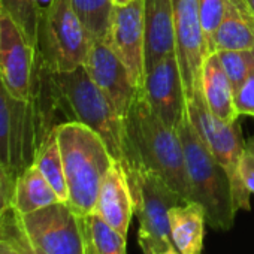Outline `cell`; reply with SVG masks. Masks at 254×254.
Segmentation results:
<instances>
[{"mask_svg": "<svg viewBox=\"0 0 254 254\" xmlns=\"http://www.w3.org/2000/svg\"><path fill=\"white\" fill-rule=\"evenodd\" d=\"M120 163L127 180L139 169H147L159 175L186 202L191 200L180 135L151 111L144 90L138 93L129 114L124 117Z\"/></svg>", "mask_w": 254, "mask_h": 254, "instance_id": "6da1fadb", "label": "cell"}, {"mask_svg": "<svg viewBox=\"0 0 254 254\" xmlns=\"http://www.w3.org/2000/svg\"><path fill=\"white\" fill-rule=\"evenodd\" d=\"M57 138L67 183V203L79 214L94 212L102 181L114 159L103 139L78 121L59 124Z\"/></svg>", "mask_w": 254, "mask_h": 254, "instance_id": "7a4b0ae2", "label": "cell"}, {"mask_svg": "<svg viewBox=\"0 0 254 254\" xmlns=\"http://www.w3.org/2000/svg\"><path fill=\"white\" fill-rule=\"evenodd\" d=\"M184 150L186 171L191 200L205 209L206 224L215 230H229L235 223V209L230 181L226 171L217 163L193 126L189 112L177 129Z\"/></svg>", "mask_w": 254, "mask_h": 254, "instance_id": "3957f363", "label": "cell"}, {"mask_svg": "<svg viewBox=\"0 0 254 254\" xmlns=\"http://www.w3.org/2000/svg\"><path fill=\"white\" fill-rule=\"evenodd\" d=\"M66 121H78L94 130L114 160L123 159L124 120L111 100L93 82L84 66L70 72H53Z\"/></svg>", "mask_w": 254, "mask_h": 254, "instance_id": "277c9868", "label": "cell"}, {"mask_svg": "<svg viewBox=\"0 0 254 254\" xmlns=\"http://www.w3.org/2000/svg\"><path fill=\"white\" fill-rule=\"evenodd\" d=\"M91 42L72 0H54L41 11L36 57L50 70L70 72L84 66Z\"/></svg>", "mask_w": 254, "mask_h": 254, "instance_id": "5b68a950", "label": "cell"}, {"mask_svg": "<svg viewBox=\"0 0 254 254\" xmlns=\"http://www.w3.org/2000/svg\"><path fill=\"white\" fill-rule=\"evenodd\" d=\"M187 112L212 157L227 174L235 212L250 211L251 193L244 186L241 177V160L245 142L242 141V129L239 121L226 123L211 114L203 100L200 88H197L193 97L187 100Z\"/></svg>", "mask_w": 254, "mask_h": 254, "instance_id": "8992f818", "label": "cell"}, {"mask_svg": "<svg viewBox=\"0 0 254 254\" xmlns=\"http://www.w3.org/2000/svg\"><path fill=\"white\" fill-rule=\"evenodd\" d=\"M18 223L42 254H87L85 217L67 202H57L20 215Z\"/></svg>", "mask_w": 254, "mask_h": 254, "instance_id": "52a82bcc", "label": "cell"}, {"mask_svg": "<svg viewBox=\"0 0 254 254\" xmlns=\"http://www.w3.org/2000/svg\"><path fill=\"white\" fill-rule=\"evenodd\" d=\"M129 181L133 197V214L139 221L138 239L159 251L172 242L169 209L186 200L174 191L159 175L139 169Z\"/></svg>", "mask_w": 254, "mask_h": 254, "instance_id": "ba28073f", "label": "cell"}, {"mask_svg": "<svg viewBox=\"0 0 254 254\" xmlns=\"http://www.w3.org/2000/svg\"><path fill=\"white\" fill-rule=\"evenodd\" d=\"M106 39L129 70L133 85L142 91L145 82L144 0H133L123 6L114 5Z\"/></svg>", "mask_w": 254, "mask_h": 254, "instance_id": "9c48e42d", "label": "cell"}, {"mask_svg": "<svg viewBox=\"0 0 254 254\" xmlns=\"http://www.w3.org/2000/svg\"><path fill=\"white\" fill-rule=\"evenodd\" d=\"M35 70L36 48L12 17L0 9V73L12 97L30 100Z\"/></svg>", "mask_w": 254, "mask_h": 254, "instance_id": "30bf717a", "label": "cell"}, {"mask_svg": "<svg viewBox=\"0 0 254 254\" xmlns=\"http://www.w3.org/2000/svg\"><path fill=\"white\" fill-rule=\"evenodd\" d=\"M177 59L187 100L200 88L202 66L206 59L199 17V0H172Z\"/></svg>", "mask_w": 254, "mask_h": 254, "instance_id": "8fae6325", "label": "cell"}, {"mask_svg": "<svg viewBox=\"0 0 254 254\" xmlns=\"http://www.w3.org/2000/svg\"><path fill=\"white\" fill-rule=\"evenodd\" d=\"M93 82L111 100L118 114H129L139 90L133 85L130 73L112 50L108 39H94L84 63Z\"/></svg>", "mask_w": 254, "mask_h": 254, "instance_id": "7c38bea8", "label": "cell"}, {"mask_svg": "<svg viewBox=\"0 0 254 254\" xmlns=\"http://www.w3.org/2000/svg\"><path fill=\"white\" fill-rule=\"evenodd\" d=\"M144 94L151 111L177 130L187 112V94L177 54L163 57L145 72Z\"/></svg>", "mask_w": 254, "mask_h": 254, "instance_id": "4fadbf2b", "label": "cell"}, {"mask_svg": "<svg viewBox=\"0 0 254 254\" xmlns=\"http://www.w3.org/2000/svg\"><path fill=\"white\" fill-rule=\"evenodd\" d=\"M94 212L115 232L127 239L133 214V197L124 168L114 160L106 172L94 206Z\"/></svg>", "mask_w": 254, "mask_h": 254, "instance_id": "5bb4252c", "label": "cell"}, {"mask_svg": "<svg viewBox=\"0 0 254 254\" xmlns=\"http://www.w3.org/2000/svg\"><path fill=\"white\" fill-rule=\"evenodd\" d=\"M145 72L169 54H177L172 0H144Z\"/></svg>", "mask_w": 254, "mask_h": 254, "instance_id": "9a60e30c", "label": "cell"}, {"mask_svg": "<svg viewBox=\"0 0 254 254\" xmlns=\"http://www.w3.org/2000/svg\"><path fill=\"white\" fill-rule=\"evenodd\" d=\"M200 90L211 114L226 123L238 121L239 112L235 105V91L217 51L209 54L203 62Z\"/></svg>", "mask_w": 254, "mask_h": 254, "instance_id": "2e32d148", "label": "cell"}, {"mask_svg": "<svg viewBox=\"0 0 254 254\" xmlns=\"http://www.w3.org/2000/svg\"><path fill=\"white\" fill-rule=\"evenodd\" d=\"M205 224V209L194 200L175 205L169 209L171 238L183 254H202Z\"/></svg>", "mask_w": 254, "mask_h": 254, "instance_id": "e0dca14e", "label": "cell"}, {"mask_svg": "<svg viewBox=\"0 0 254 254\" xmlns=\"http://www.w3.org/2000/svg\"><path fill=\"white\" fill-rule=\"evenodd\" d=\"M215 42L217 51L254 50V12L247 0H226Z\"/></svg>", "mask_w": 254, "mask_h": 254, "instance_id": "ac0fdd59", "label": "cell"}, {"mask_svg": "<svg viewBox=\"0 0 254 254\" xmlns=\"http://www.w3.org/2000/svg\"><path fill=\"white\" fill-rule=\"evenodd\" d=\"M57 202H62L60 197L33 163L17 177L12 200L17 214L26 215Z\"/></svg>", "mask_w": 254, "mask_h": 254, "instance_id": "d6986e66", "label": "cell"}, {"mask_svg": "<svg viewBox=\"0 0 254 254\" xmlns=\"http://www.w3.org/2000/svg\"><path fill=\"white\" fill-rule=\"evenodd\" d=\"M33 165L47 178V181L51 184V187L60 197V200L67 202L69 191H67V183H66V175H64L62 151H60L59 138H57V129H54L44 139V142L38 147Z\"/></svg>", "mask_w": 254, "mask_h": 254, "instance_id": "ffe728a7", "label": "cell"}, {"mask_svg": "<svg viewBox=\"0 0 254 254\" xmlns=\"http://www.w3.org/2000/svg\"><path fill=\"white\" fill-rule=\"evenodd\" d=\"M72 5L93 41L108 36L114 9L112 0H72Z\"/></svg>", "mask_w": 254, "mask_h": 254, "instance_id": "44dd1931", "label": "cell"}, {"mask_svg": "<svg viewBox=\"0 0 254 254\" xmlns=\"http://www.w3.org/2000/svg\"><path fill=\"white\" fill-rule=\"evenodd\" d=\"M85 227L97 254H127L126 238L109 227L96 212L85 215Z\"/></svg>", "mask_w": 254, "mask_h": 254, "instance_id": "7402d4cb", "label": "cell"}, {"mask_svg": "<svg viewBox=\"0 0 254 254\" xmlns=\"http://www.w3.org/2000/svg\"><path fill=\"white\" fill-rule=\"evenodd\" d=\"M0 9L12 17L29 42L36 48L41 9L35 0H0Z\"/></svg>", "mask_w": 254, "mask_h": 254, "instance_id": "603a6c76", "label": "cell"}, {"mask_svg": "<svg viewBox=\"0 0 254 254\" xmlns=\"http://www.w3.org/2000/svg\"><path fill=\"white\" fill-rule=\"evenodd\" d=\"M217 54L236 91L254 72V50H223Z\"/></svg>", "mask_w": 254, "mask_h": 254, "instance_id": "cb8c5ba5", "label": "cell"}, {"mask_svg": "<svg viewBox=\"0 0 254 254\" xmlns=\"http://www.w3.org/2000/svg\"><path fill=\"white\" fill-rule=\"evenodd\" d=\"M15 97L6 88L0 73V163L11 169V135H12V114ZM12 171V169H11Z\"/></svg>", "mask_w": 254, "mask_h": 254, "instance_id": "d4e9b609", "label": "cell"}, {"mask_svg": "<svg viewBox=\"0 0 254 254\" xmlns=\"http://www.w3.org/2000/svg\"><path fill=\"white\" fill-rule=\"evenodd\" d=\"M226 11V0H199V17L206 57L217 51V32Z\"/></svg>", "mask_w": 254, "mask_h": 254, "instance_id": "484cf974", "label": "cell"}, {"mask_svg": "<svg viewBox=\"0 0 254 254\" xmlns=\"http://www.w3.org/2000/svg\"><path fill=\"white\" fill-rule=\"evenodd\" d=\"M0 227L2 230L8 235V238L12 241V244L15 245V248L18 250L20 254H42L26 236V233L23 232L18 218H17V212L14 211V208L8 209L5 214L0 215Z\"/></svg>", "mask_w": 254, "mask_h": 254, "instance_id": "4316f807", "label": "cell"}, {"mask_svg": "<svg viewBox=\"0 0 254 254\" xmlns=\"http://www.w3.org/2000/svg\"><path fill=\"white\" fill-rule=\"evenodd\" d=\"M17 174L0 163V215L12 208Z\"/></svg>", "mask_w": 254, "mask_h": 254, "instance_id": "83f0119b", "label": "cell"}, {"mask_svg": "<svg viewBox=\"0 0 254 254\" xmlns=\"http://www.w3.org/2000/svg\"><path fill=\"white\" fill-rule=\"evenodd\" d=\"M235 105L239 115L254 117V72L235 91Z\"/></svg>", "mask_w": 254, "mask_h": 254, "instance_id": "f1b7e54d", "label": "cell"}, {"mask_svg": "<svg viewBox=\"0 0 254 254\" xmlns=\"http://www.w3.org/2000/svg\"><path fill=\"white\" fill-rule=\"evenodd\" d=\"M241 177L247 190L254 194V136L245 142L241 160Z\"/></svg>", "mask_w": 254, "mask_h": 254, "instance_id": "f546056e", "label": "cell"}, {"mask_svg": "<svg viewBox=\"0 0 254 254\" xmlns=\"http://www.w3.org/2000/svg\"><path fill=\"white\" fill-rule=\"evenodd\" d=\"M0 254H20L12 241L2 230V227H0Z\"/></svg>", "mask_w": 254, "mask_h": 254, "instance_id": "4dcf8cb0", "label": "cell"}, {"mask_svg": "<svg viewBox=\"0 0 254 254\" xmlns=\"http://www.w3.org/2000/svg\"><path fill=\"white\" fill-rule=\"evenodd\" d=\"M150 247V245H148ZM154 254H183L177 247H175V244H169V245H166L165 248H162V250H159V251H154Z\"/></svg>", "mask_w": 254, "mask_h": 254, "instance_id": "1f68e13d", "label": "cell"}, {"mask_svg": "<svg viewBox=\"0 0 254 254\" xmlns=\"http://www.w3.org/2000/svg\"><path fill=\"white\" fill-rule=\"evenodd\" d=\"M138 244H139V247H141V250H142V254H154V251L148 247V244H147V242H144V241L138 239Z\"/></svg>", "mask_w": 254, "mask_h": 254, "instance_id": "d6a6232c", "label": "cell"}, {"mask_svg": "<svg viewBox=\"0 0 254 254\" xmlns=\"http://www.w3.org/2000/svg\"><path fill=\"white\" fill-rule=\"evenodd\" d=\"M35 2H36V5H38V8L42 11V9H45V8H48L53 2H54V0H35Z\"/></svg>", "mask_w": 254, "mask_h": 254, "instance_id": "836d02e7", "label": "cell"}, {"mask_svg": "<svg viewBox=\"0 0 254 254\" xmlns=\"http://www.w3.org/2000/svg\"><path fill=\"white\" fill-rule=\"evenodd\" d=\"M85 230H87V227H85ZM87 254H97L93 244H91V241H90V238H88V235H87Z\"/></svg>", "mask_w": 254, "mask_h": 254, "instance_id": "e575fe53", "label": "cell"}, {"mask_svg": "<svg viewBox=\"0 0 254 254\" xmlns=\"http://www.w3.org/2000/svg\"><path fill=\"white\" fill-rule=\"evenodd\" d=\"M114 5H118V6H123V5H127V3H130L133 2V0H112Z\"/></svg>", "mask_w": 254, "mask_h": 254, "instance_id": "d590c367", "label": "cell"}, {"mask_svg": "<svg viewBox=\"0 0 254 254\" xmlns=\"http://www.w3.org/2000/svg\"><path fill=\"white\" fill-rule=\"evenodd\" d=\"M248 2V5H250V8L253 9V12H254V0H247Z\"/></svg>", "mask_w": 254, "mask_h": 254, "instance_id": "8d00e7d4", "label": "cell"}]
</instances>
